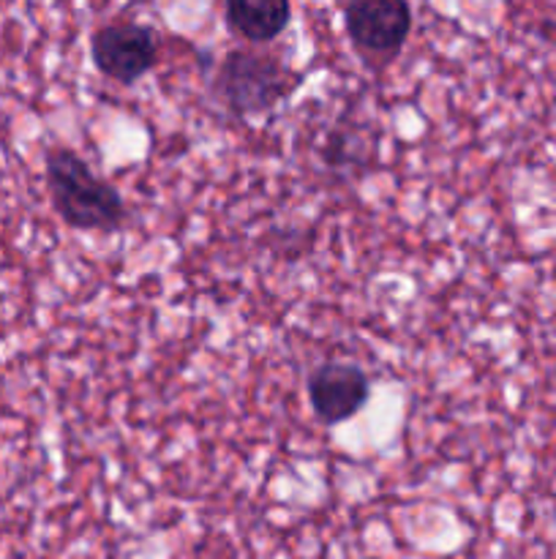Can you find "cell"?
<instances>
[{"mask_svg":"<svg viewBox=\"0 0 556 559\" xmlns=\"http://www.w3.org/2000/svg\"><path fill=\"white\" fill-rule=\"evenodd\" d=\"M96 69L120 85H131L156 66L158 44L150 27L136 22H109L90 38Z\"/></svg>","mask_w":556,"mask_h":559,"instance_id":"277c9868","label":"cell"},{"mask_svg":"<svg viewBox=\"0 0 556 559\" xmlns=\"http://www.w3.org/2000/svg\"><path fill=\"white\" fill-rule=\"evenodd\" d=\"M298 82L300 76L292 74L276 55L234 49L218 66L213 93L229 112L249 118L276 107L294 91Z\"/></svg>","mask_w":556,"mask_h":559,"instance_id":"7a4b0ae2","label":"cell"},{"mask_svg":"<svg viewBox=\"0 0 556 559\" xmlns=\"http://www.w3.org/2000/svg\"><path fill=\"white\" fill-rule=\"evenodd\" d=\"M289 0H223V20L234 36L251 44L276 41L289 25Z\"/></svg>","mask_w":556,"mask_h":559,"instance_id":"8992f818","label":"cell"},{"mask_svg":"<svg viewBox=\"0 0 556 559\" xmlns=\"http://www.w3.org/2000/svg\"><path fill=\"white\" fill-rule=\"evenodd\" d=\"M49 200L65 227L80 233H114L125 222L120 191L98 178L90 164L71 147L55 145L44 153Z\"/></svg>","mask_w":556,"mask_h":559,"instance_id":"6da1fadb","label":"cell"},{"mask_svg":"<svg viewBox=\"0 0 556 559\" xmlns=\"http://www.w3.org/2000/svg\"><path fill=\"white\" fill-rule=\"evenodd\" d=\"M371 382L360 366L322 364L309 374V399L314 415L325 426L343 424L365 407Z\"/></svg>","mask_w":556,"mask_h":559,"instance_id":"5b68a950","label":"cell"},{"mask_svg":"<svg viewBox=\"0 0 556 559\" xmlns=\"http://www.w3.org/2000/svg\"><path fill=\"white\" fill-rule=\"evenodd\" d=\"M343 25L354 47L371 58L401 52L412 31V9L407 0H347Z\"/></svg>","mask_w":556,"mask_h":559,"instance_id":"3957f363","label":"cell"}]
</instances>
